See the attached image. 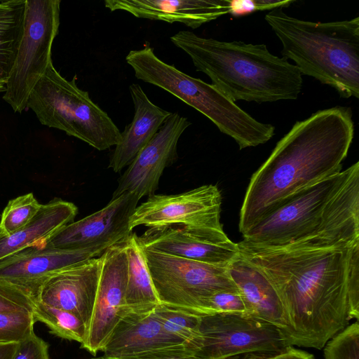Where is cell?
Returning a JSON list of instances; mask_svg holds the SVG:
<instances>
[{
    "mask_svg": "<svg viewBox=\"0 0 359 359\" xmlns=\"http://www.w3.org/2000/svg\"><path fill=\"white\" fill-rule=\"evenodd\" d=\"M157 306L139 310L123 309L121 317L101 350L104 356L116 359L186 345L164 330Z\"/></svg>",
    "mask_w": 359,
    "mask_h": 359,
    "instance_id": "18",
    "label": "cell"
},
{
    "mask_svg": "<svg viewBox=\"0 0 359 359\" xmlns=\"http://www.w3.org/2000/svg\"><path fill=\"white\" fill-rule=\"evenodd\" d=\"M353 137L348 107L297 121L250 178L239 215L242 235L299 191L340 172Z\"/></svg>",
    "mask_w": 359,
    "mask_h": 359,
    "instance_id": "2",
    "label": "cell"
},
{
    "mask_svg": "<svg viewBox=\"0 0 359 359\" xmlns=\"http://www.w3.org/2000/svg\"><path fill=\"white\" fill-rule=\"evenodd\" d=\"M60 3V0H26L23 34L3 95L15 113L27 108L32 91L52 62Z\"/></svg>",
    "mask_w": 359,
    "mask_h": 359,
    "instance_id": "9",
    "label": "cell"
},
{
    "mask_svg": "<svg viewBox=\"0 0 359 359\" xmlns=\"http://www.w3.org/2000/svg\"><path fill=\"white\" fill-rule=\"evenodd\" d=\"M32 193L10 200L0 220V237L11 235L27 226L41 208Z\"/></svg>",
    "mask_w": 359,
    "mask_h": 359,
    "instance_id": "27",
    "label": "cell"
},
{
    "mask_svg": "<svg viewBox=\"0 0 359 359\" xmlns=\"http://www.w3.org/2000/svg\"><path fill=\"white\" fill-rule=\"evenodd\" d=\"M250 314L265 320L280 331L287 320L280 299L269 280L257 269L240 257L228 267Z\"/></svg>",
    "mask_w": 359,
    "mask_h": 359,
    "instance_id": "21",
    "label": "cell"
},
{
    "mask_svg": "<svg viewBox=\"0 0 359 359\" xmlns=\"http://www.w3.org/2000/svg\"><path fill=\"white\" fill-rule=\"evenodd\" d=\"M280 41L281 54L306 75L334 88L344 98L359 97V18L311 22L282 8L264 17Z\"/></svg>",
    "mask_w": 359,
    "mask_h": 359,
    "instance_id": "4",
    "label": "cell"
},
{
    "mask_svg": "<svg viewBox=\"0 0 359 359\" xmlns=\"http://www.w3.org/2000/svg\"><path fill=\"white\" fill-rule=\"evenodd\" d=\"M90 359H111V358H108L105 356H102V357H99V358H90Z\"/></svg>",
    "mask_w": 359,
    "mask_h": 359,
    "instance_id": "39",
    "label": "cell"
},
{
    "mask_svg": "<svg viewBox=\"0 0 359 359\" xmlns=\"http://www.w3.org/2000/svg\"><path fill=\"white\" fill-rule=\"evenodd\" d=\"M191 124L187 118L172 113L118 179L111 198L124 194L140 199L154 194L164 169L177 160L179 139Z\"/></svg>",
    "mask_w": 359,
    "mask_h": 359,
    "instance_id": "13",
    "label": "cell"
},
{
    "mask_svg": "<svg viewBox=\"0 0 359 359\" xmlns=\"http://www.w3.org/2000/svg\"><path fill=\"white\" fill-rule=\"evenodd\" d=\"M6 80L0 79V92L4 90Z\"/></svg>",
    "mask_w": 359,
    "mask_h": 359,
    "instance_id": "38",
    "label": "cell"
},
{
    "mask_svg": "<svg viewBox=\"0 0 359 359\" xmlns=\"http://www.w3.org/2000/svg\"><path fill=\"white\" fill-rule=\"evenodd\" d=\"M69 81L50 63L32 91L27 107L39 122L65 132L99 151L116 146L121 132L109 116L96 104L87 91Z\"/></svg>",
    "mask_w": 359,
    "mask_h": 359,
    "instance_id": "6",
    "label": "cell"
},
{
    "mask_svg": "<svg viewBox=\"0 0 359 359\" xmlns=\"http://www.w3.org/2000/svg\"><path fill=\"white\" fill-rule=\"evenodd\" d=\"M32 315L35 322L45 324L50 332L56 337L76 341L81 344L86 340L87 326L71 312L36 301Z\"/></svg>",
    "mask_w": 359,
    "mask_h": 359,
    "instance_id": "25",
    "label": "cell"
},
{
    "mask_svg": "<svg viewBox=\"0 0 359 359\" xmlns=\"http://www.w3.org/2000/svg\"><path fill=\"white\" fill-rule=\"evenodd\" d=\"M294 1L285 0H233L230 1L229 13L235 17L248 15L259 11H271L288 7Z\"/></svg>",
    "mask_w": 359,
    "mask_h": 359,
    "instance_id": "32",
    "label": "cell"
},
{
    "mask_svg": "<svg viewBox=\"0 0 359 359\" xmlns=\"http://www.w3.org/2000/svg\"><path fill=\"white\" fill-rule=\"evenodd\" d=\"M101 255L49 278L42 285L37 301L72 313L83 321L88 330L102 269Z\"/></svg>",
    "mask_w": 359,
    "mask_h": 359,
    "instance_id": "17",
    "label": "cell"
},
{
    "mask_svg": "<svg viewBox=\"0 0 359 359\" xmlns=\"http://www.w3.org/2000/svg\"><path fill=\"white\" fill-rule=\"evenodd\" d=\"M36 300L24 289L0 280V313L33 312Z\"/></svg>",
    "mask_w": 359,
    "mask_h": 359,
    "instance_id": "30",
    "label": "cell"
},
{
    "mask_svg": "<svg viewBox=\"0 0 359 359\" xmlns=\"http://www.w3.org/2000/svg\"><path fill=\"white\" fill-rule=\"evenodd\" d=\"M139 200L132 194L111 198L102 209L64 226L43 242L60 249L107 248L132 233L129 219Z\"/></svg>",
    "mask_w": 359,
    "mask_h": 359,
    "instance_id": "12",
    "label": "cell"
},
{
    "mask_svg": "<svg viewBox=\"0 0 359 359\" xmlns=\"http://www.w3.org/2000/svg\"><path fill=\"white\" fill-rule=\"evenodd\" d=\"M259 359H315V357L307 351L287 346L276 351L259 352Z\"/></svg>",
    "mask_w": 359,
    "mask_h": 359,
    "instance_id": "35",
    "label": "cell"
},
{
    "mask_svg": "<svg viewBox=\"0 0 359 359\" xmlns=\"http://www.w3.org/2000/svg\"><path fill=\"white\" fill-rule=\"evenodd\" d=\"M325 359H359L358 320L346 326L324 346Z\"/></svg>",
    "mask_w": 359,
    "mask_h": 359,
    "instance_id": "28",
    "label": "cell"
},
{
    "mask_svg": "<svg viewBox=\"0 0 359 359\" xmlns=\"http://www.w3.org/2000/svg\"><path fill=\"white\" fill-rule=\"evenodd\" d=\"M126 60L137 79L169 92L205 115L240 149L264 144L274 135L273 125L258 121L212 84L162 61L149 46L130 50Z\"/></svg>",
    "mask_w": 359,
    "mask_h": 359,
    "instance_id": "5",
    "label": "cell"
},
{
    "mask_svg": "<svg viewBox=\"0 0 359 359\" xmlns=\"http://www.w3.org/2000/svg\"><path fill=\"white\" fill-rule=\"evenodd\" d=\"M35 323L31 312L0 313V343L20 342L25 339L34 332Z\"/></svg>",
    "mask_w": 359,
    "mask_h": 359,
    "instance_id": "29",
    "label": "cell"
},
{
    "mask_svg": "<svg viewBox=\"0 0 359 359\" xmlns=\"http://www.w3.org/2000/svg\"><path fill=\"white\" fill-rule=\"evenodd\" d=\"M226 359H259V352L239 354Z\"/></svg>",
    "mask_w": 359,
    "mask_h": 359,
    "instance_id": "37",
    "label": "cell"
},
{
    "mask_svg": "<svg viewBox=\"0 0 359 359\" xmlns=\"http://www.w3.org/2000/svg\"><path fill=\"white\" fill-rule=\"evenodd\" d=\"M171 42L191 59L196 70L233 102L257 103L296 100L302 88L298 68L273 55L265 44L223 41L182 30Z\"/></svg>",
    "mask_w": 359,
    "mask_h": 359,
    "instance_id": "3",
    "label": "cell"
},
{
    "mask_svg": "<svg viewBox=\"0 0 359 359\" xmlns=\"http://www.w3.org/2000/svg\"><path fill=\"white\" fill-rule=\"evenodd\" d=\"M78 213L72 203L55 198L43 204L25 227L0 237V260L36 243L46 241L64 226L74 222Z\"/></svg>",
    "mask_w": 359,
    "mask_h": 359,
    "instance_id": "22",
    "label": "cell"
},
{
    "mask_svg": "<svg viewBox=\"0 0 359 359\" xmlns=\"http://www.w3.org/2000/svg\"><path fill=\"white\" fill-rule=\"evenodd\" d=\"M222 194L216 185H203L177 194H153L137 206L129 228L182 226L226 235L220 222Z\"/></svg>",
    "mask_w": 359,
    "mask_h": 359,
    "instance_id": "11",
    "label": "cell"
},
{
    "mask_svg": "<svg viewBox=\"0 0 359 359\" xmlns=\"http://www.w3.org/2000/svg\"><path fill=\"white\" fill-rule=\"evenodd\" d=\"M206 308V316L222 313L250 314L239 290H226L214 294L208 299Z\"/></svg>",
    "mask_w": 359,
    "mask_h": 359,
    "instance_id": "31",
    "label": "cell"
},
{
    "mask_svg": "<svg viewBox=\"0 0 359 359\" xmlns=\"http://www.w3.org/2000/svg\"><path fill=\"white\" fill-rule=\"evenodd\" d=\"M239 257L276 290L287 346L320 350L351 320L359 319V217L336 221L285 245L241 241Z\"/></svg>",
    "mask_w": 359,
    "mask_h": 359,
    "instance_id": "1",
    "label": "cell"
},
{
    "mask_svg": "<svg viewBox=\"0 0 359 359\" xmlns=\"http://www.w3.org/2000/svg\"><path fill=\"white\" fill-rule=\"evenodd\" d=\"M156 309L163 328L168 334L182 340L186 346L197 337L202 316L161 304Z\"/></svg>",
    "mask_w": 359,
    "mask_h": 359,
    "instance_id": "26",
    "label": "cell"
},
{
    "mask_svg": "<svg viewBox=\"0 0 359 359\" xmlns=\"http://www.w3.org/2000/svg\"><path fill=\"white\" fill-rule=\"evenodd\" d=\"M116 359H203L196 355L186 345L156 349L146 353Z\"/></svg>",
    "mask_w": 359,
    "mask_h": 359,
    "instance_id": "34",
    "label": "cell"
},
{
    "mask_svg": "<svg viewBox=\"0 0 359 359\" xmlns=\"http://www.w3.org/2000/svg\"><path fill=\"white\" fill-rule=\"evenodd\" d=\"M26 0L0 1V79L6 80L24 30Z\"/></svg>",
    "mask_w": 359,
    "mask_h": 359,
    "instance_id": "24",
    "label": "cell"
},
{
    "mask_svg": "<svg viewBox=\"0 0 359 359\" xmlns=\"http://www.w3.org/2000/svg\"><path fill=\"white\" fill-rule=\"evenodd\" d=\"M142 248L161 304L206 316L214 294L238 290L226 267Z\"/></svg>",
    "mask_w": 359,
    "mask_h": 359,
    "instance_id": "8",
    "label": "cell"
},
{
    "mask_svg": "<svg viewBox=\"0 0 359 359\" xmlns=\"http://www.w3.org/2000/svg\"><path fill=\"white\" fill-rule=\"evenodd\" d=\"M18 342L0 343V359H13Z\"/></svg>",
    "mask_w": 359,
    "mask_h": 359,
    "instance_id": "36",
    "label": "cell"
},
{
    "mask_svg": "<svg viewBox=\"0 0 359 359\" xmlns=\"http://www.w3.org/2000/svg\"><path fill=\"white\" fill-rule=\"evenodd\" d=\"M129 90L135 114L132 122L121 133V139L111 156L109 168L115 172L131 163L172 114L154 104L140 85L131 84Z\"/></svg>",
    "mask_w": 359,
    "mask_h": 359,
    "instance_id": "20",
    "label": "cell"
},
{
    "mask_svg": "<svg viewBox=\"0 0 359 359\" xmlns=\"http://www.w3.org/2000/svg\"><path fill=\"white\" fill-rule=\"evenodd\" d=\"M137 239L144 248L222 267L239 257L237 243L226 235L178 225L149 228Z\"/></svg>",
    "mask_w": 359,
    "mask_h": 359,
    "instance_id": "16",
    "label": "cell"
},
{
    "mask_svg": "<svg viewBox=\"0 0 359 359\" xmlns=\"http://www.w3.org/2000/svg\"><path fill=\"white\" fill-rule=\"evenodd\" d=\"M354 169L353 163L299 191L245 232L242 241L279 247L320 231L343 206Z\"/></svg>",
    "mask_w": 359,
    "mask_h": 359,
    "instance_id": "7",
    "label": "cell"
},
{
    "mask_svg": "<svg viewBox=\"0 0 359 359\" xmlns=\"http://www.w3.org/2000/svg\"><path fill=\"white\" fill-rule=\"evenodd\" d=\"M13 359H50L49 344L34 332L18 342Z\"/></svg>",
    "mask_w": 359,
    "mask_h": 359,
    "instance_id": "33",
    "label": "cell"
},
{
    "mask_svg": "<svg viewBox=\"0 0 359 359\" xmlns=\"http://www.w3.org/2000/svg\"><path fill=\"white\" fill-rule=\"evenodd\" d=\"M128 273L123 309L139 310L160 304L137 236L126 239ZM123 311V310H122Z\"/></svg>",
    "mask_w": 359,
    "mask_h": 359,
    "instance_id": "23",
    "label": "cell"
},
{
    "mask_svg": "<svg viewBox=\"0 0 359 359\" xmlns=\"http://www.w3.org/2000/svg\"><path fill=\"white\" fill-rule=\"evenodd\" d=\"M111 11H126L136 18L181 22L192 29L227 14L229 0H105Z\"/></svg>",
    "mask_w": 359,
    "mask_h": 359,
    "instance_id": "19",
    "label": "cell"
},
{
    "mask_svg": "<svg viewBox=\"0 0 359 359\" xmlns=\"http://www.w3.org/2000/svg\"><path fill=\"white\" fill-rule=\"evenodd\" d=\"M126 239L109 246L101 255L102 269L92 318L86 340L81 344V348L94 355L101 351L124 308Z\"/></svg>",
    "mask_w": 359,
    "mask_h": 359,
    "instance_id": "14",
    "label": "cell"
},
{
    "mask_svg": "<svg viewBox=\"0 0 359 359\" xmlns=\"http://www.w3.org/2000/svg\"><path fill=\"white\" fill-rule=\"evenodd\" d=\"M287 346L276 326L248 313L202 316L197 337L186 346L203 359H226Z\"/></svg>",
    "mask_w": 359,
    "mask_h": 359,
    "instance_id": "10",
    "label": "cell"
},
{
    "mask_svg": "<svg viewBox=\"0 0 359 359\" xmlns=\"http://www.w3.org/2000/svg\"><path fill=\"white\" fill-rule=\"evenodd\" d=\"M106 249H60L42 241L0 260V280L25 290L37 301L42 285L49 278L71 266L100 257Z\"/></svg>",
    "mask_w": 359,
    "mask_h": 359,
    "instance_id": "15",
    "label": "cell"
}]
</instances>
